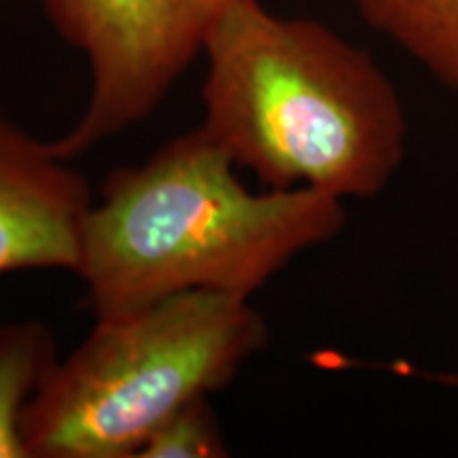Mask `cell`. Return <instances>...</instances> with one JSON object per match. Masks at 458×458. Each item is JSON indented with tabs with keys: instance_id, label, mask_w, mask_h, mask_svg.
I'll return each instance as SVG.
<instances>
[{
	"instance_id": "obj_1",
	"label": "cell",
	"mask_w": 458,
	"mask_h": 458,
	"mask_svg": "<svg viewBox=\"0 0 458 458\" xmlns=\"http://www.w3.org/2000/svg\"><path fill=\"white\" fill-rule=\"evenodd\" d=\"M346 223L344 199L308 187L250 191L202 128L108 174L74 274L96 318L189 291L249 297Z\"/></svg>"
},
{
	"instance_id": "obj_2",
	"label": "cell",
	"mask_w": 458,
	"mask_h": 458,
	"mask_svg": "<svg viewBox=\"0 0 458 458\" xmlns=\"http://www.w3.org/2000/svg\"><path fill=\"white\" fill-rule=\"evenodd\" d=\"M202 128L267 189L374 198L403 162V105L368 51L320 21L227 0L204 41Z\"/></svg>"
},
{
	"instance_id": "obj_3",
	"label": "cell",
	"mask_w": 458,
	"mask_h": 458,
	"mask_svg": "<svg viewBox=\"0 0 458 458\" xmlns=\"http://www.w3.org/2000/svg\"><path fill=\"white\" fill-rule=\"evenodd\" d=\"M266 344L249 297L219 291L96 318L24 410L28 456L136 458L165 418L225 388Z\"/></svg>"
},
{
	"instance_id": "obj_4",
	"label": "cell",
	"mask_w": 458,
	"mask_h": 458,
	"mask_svg": "<svg viewBox=\"0 0 458 458\" xmlns=\"http://www.w3.org/2000/svg\"><path fill=\"white\" fill-rule=\"evenodd\" d=\"M227 0H43L51 26L89 66L79 122L51 142L72 159L145 122L202 54Z\"/></svg>"
},
{
	"instance_id": "obj_5",
	"label": "cell",
	"mask_w": 458,
	"mask_h": 458,
	"mask_svg": "<svg viewBox=\"0 0 458 458\" xmlns=\"http://www.w3.org/2000/svg\"><path fill=\"white\" fill-rule=\"evenodd\" d=\"M91 204L88 182L51 142L0 114V278L74 272Z\"/></svg>"
},
{
	"instance_id": "obj_6",
	"label": "cell",
	"mask_w": 458,
	"mask_h": 458,
	"mask_svg": "<svg viewBox=\"0 0 458 458\" xmlns=\"http://www.w3.org/2000/svg\"><path fill=\"white\" fill-rule=\"evenodd\" d=\"M365 24L458 91V0H351Z\"/></svg>"
},
{
	"instance_id": "obj_7",
	"label": "cell",
	"mask_w": 458,
	"mask_h": 458,
	"mask_svg": "<svg viewBox=\"0 0 458 458\" xmlns=\"http://www.w3.org/2000/svg\"><path fill=\"white\" fill-rule=\"evenodd\" d=\"M54 331L43 320L0 327V458H30L21 416L57 363Z\"/></svg>"
},
{
	"instance_id": "obj_8",
	"label": "cell",
	"mask_w": 458,
	"mask_h": 458,
	"mask_svg": "<svg viewBox=\"0 0 458 458\" xmlns=\"http://www.w3.org/2000/svg\"><path fill=\"white\" fill-rule=\"evenodd\" d=\"M229 456L208 397H198L170 414L148 435L136 458H223Z\"/></svg>"
}]
</instances>
